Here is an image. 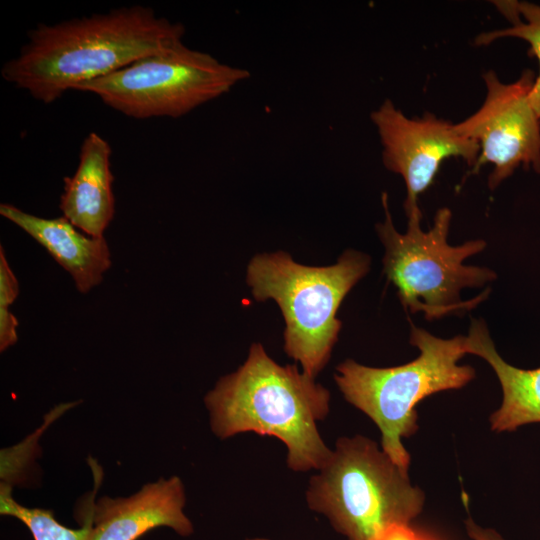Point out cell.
I'll use <instances>...</instances> for the list:
<instances>
[{
    "instance_id": "obj_13",
    "label": "cell",
    "mask_w": 540,
    "mask_h": 540,
    "mask_svg": "<svg viewBox=\"0 0 540 540\" xmlns=\"http://www.w3.org/2000/svg\"><path fill=\"white\" fill-rule=\"evenodd\" d=\"M466 350L467 354L483 358L500 382L502 403L490 416L493 431H515L526 424L540 423V367L521 369L507 363L497 352L481 319L471 320Z\"/></svg>"
},
{
    "instance_id": "obj_17",
    "label": "cell",
    "mask_w": 540,
    "mask_h": 540,
    "mask_svg": "<svg viewBox=\"0 0 540 540\" xmlns=\"http://www.w3.org/2000/svg\"><path fill=\"white\" fill-rule=\"evenodd\" d=\"M18 320L9 308H0V351L3 352L17 342Z\"/></svg>"
},
{
    "instance_id": "obj_19",
    "label": "cell",
    "mask_w": 540,
    "mask_h": 540,
    "mask_svg": "<svg viewBox=\"0 0 540 540\" xmlns=\"http://www.w3.org/2000/svg\"><path fill=\"white\" fill-rule=\"evenodd\" d=\"M466 529L473 540H503L497 532L478 526L472 519L466 521Z\"/></svg>"
},
{
    "instance_id": "obj_2",
    "label": "cell",
    "mask_w": 540,
    "mask_h": 540,
    "mask_svg": "<svg viewBox=\"0 0 540 540\" xmlns=\"http://www.w3.org/2000/svg\"><path fill=\"white\" fill-rule=\"evenodd\" d=\"M204 402L217 437L273 436L287 447L293 471H318L332 453L317 428L329 412V391L296 364L276 363L261 343L250 346L244 364L221 377Z\"/></svg>"
},
{
    "instance_id": "obj_10",
    "label": "cell",
    "mask_w": 540,
    "mask_h": 540,
    "mask_svg": "<svg viewBox=\"0 0 540 540\" xmlns=\"http://www.w3.org/2000/svg\"><path fill=\"white\" fill-rule=\"evenodd\" d=\"M185 490L176 476L146 484L129 497H101L92 503V540H136L157 527L183 537L193 533L184 514Z\"/></svg>"
},
{
    "instance_id": "obj_8",
    "label": "cell",
    "mask_w": 540,
    "mask_h": 540,
    "mask_svg": "<svg viewBox=\"0 0 540 540\" xmlns=\"http://www.w3.org/2000/svg\"><path fill=\"white\" fill-rule=\"evenodd\" d=\"M535 77L532 70L526 69L516 81L502 83L494 71H488L483 75L484 103L474 114L454 124L456 132L479 145L472 172L492 164L488 178L492 190L521 165L540 173V119L529 100Z\"/></svg>"
},
{
    "instance_id": "obj_9",
    "label": "cell",
    "mask_w": 540,
    "mask_h": 540,
    "mask_svg": "<svg viewBox=\"0 0 540 540\" xmlns=\"http://www.w3.org/2000/svg\"><path fill=\"white\" fill-rule=\"evenodd\" d=\"M371 120L382 144L384 166L405 182L404 207L418 203V196L433 183L445 159L460 157L470 166L477 161L478 143L431 113L408 118L387 99L371 113Z\"/></svg>"
},
{
    "instance_id": "obj_16",
    "label": "cell",
    "mask_w": 540,
    "mask_h": 540,
    "mask_svg": "<svg viewBox=\"0 0 540 540\" xmlns=\"http://www.w3.org/2000/svg\"><path fill=\"white\" fill-rule=\"evenodd\" d=\"M19 294V284L11 270L4 249L0 247V308H9Z\"/></svg>"
},
{
    "instance_id": "obj_4",
    "label": "cell",
    "mask_w": 540,
    "mask_h": 540,
    "mask_svg": "<svg viewBox=\"0 0 540 540\" xmlns=\"http://www.w3.org/2000/svg\"><path fill=\"white\" fill-rule=\"evenodd\" d=\"M410 343L420 354L409 363L377 368L347 359L334 375L346 401L379 428L381 449L405 469L410 455L402 438L418 430L416 405L434 393L462 388L475 377L471 366L458 363L467 354L466 336L443 339L412 324Z\"/></svg>"
},
{
    "instance_id": "obj_12",
    "label": "cell",
    "mask_w": 540,
    "mask_h": 540,
    "mask_svg": "<svg viewBox=\"0 0 540 540\" xmlns=\"http://www.w3.org/2000/svg\"><path fill=\"white\" fill-rule=\"evenodd\" d=\"M111 153L109 143L90 132L82 142L75 173L64 178L59 208L72 225L91 237H104L115 213Z\"/></svg>"
},
{
    "instance_id": "obj_3",
    "label": "cell",
    "mask_w": 540,
    "mask_h": 540,
    "mask_svg": "<svg viewBox=\"0 0 540 540\" xmlns=\"http://www.w3.org/2000/svg\"><path fill=\"white\" fill-rule=\"evenodd\" d=\"M370 257L348 249L330 266L297 263L283 251L255 255L246 283L256 301L274 300L284 321V351L315 378L327 365L342 322L337 311L370 269Z\"/></svg>"
},
{
    "instance_id": "obj_1",
    "label": "cell",
    "mask_w": 540,
    "mask_h": 540,
    "mask_svg": "<svg viewBox=\"0 0 540 540\" xmlns=\"http://www.w3.org/2000/svg\"><path fill=\"white\" fill-rule=\"evenodd\" d=\"M184 34L182 23L142 5L40 24L18 55L4 63L1 76L50 104L83 83L175 47Z\"/></svg>"
},
{
    "instance_id": "obj_7",
    "label": "cell",
    "mask_w": 540,
    "mask_h": 540,
    "mask_svg": "<svg viewBox=\"0 0 540 540\" xmlns=\"http://www.w3.org/2000/svg\"><path fill=\"white\" fill-rule=\"evenodd\" d=\"M249 77L246 69L225 64L182 42L74 90L94 94L130 118H179Z\"/></svg>"
},
{
    "instance_id": "obj_6",
    "label": "cell",
    "mask_w": 540,
    "mask_h": 540,
    "mask_svg": "<svg viewBox=\"0 0 540 540\" xmlns=\"http://www.w3.org/2000/svg\"><path fill=\"white\" fill-rule=\"evenodd\" d=\"M385 219L376 225L384 245L383 272L397 288L399 300L411 313L422 312L427 320L439 319L457 311L471 310L484 301L489 289L471 300L462 301L463 288H476L496 279V273L486 267L464 264L468 257L486 247L481 239L458 246L448 243L452 213L439 209L429 230L421 229L422 213L418 203L404 207L407 230H396L388 207V197L382 194Z\"/></svg>"
},
{
    "instance_id": "obj_11",
    "label": "cell",
    "mask_w": 540,
    "mask_h": 540,
    "mask_svg": "<svg viewBox=\"0 0 540 540\" xmlns=\"http://www.w3.org/2000/svg\"><path fill=\"white\" fill-rule=\"evenodd\" d=\"M0 214L42 245L73 278L80 293H87L103 279L111 266L104 237L82 234L64 216L42 218L2 203Z\"/></svg>"
},
{
    "instance_id": "obj_20",
    "label": "cell",
    "mask_w": 540,
    "mask_h": 540,
    "mask_svg": "<svg viewBox=\"0 0 540 540\" xmlns=\"http://www.w3.org/2000/svg\"><path fill=\"white\" fill-rule=\"evenodd\" d=\"M247 540H268V539H264V538H252V539H247Z\"/></svg>"
},
{
    "instance_id": "obj_14",
    "label": "cell",
    "mask_w": 540,
    "mask_h": 540,
    "mask_svg": "<svg viewBox=\"0 0 540 540\" xmlns=\"http://www.w3.org/2000/svg\"><path fill=\"white\" fill-rule=\"evenodd\" d=\"M494 5L511 22V26L478 35L476 45H488L505 37L523 39L538 59L539 73L529 94L530 103L540 119V4L527 1H495Z\"/></svg>"
},
{
    "instance_id": "obj_15",
    "label": "cell",
    "mask_w": 540,
    "mask_h": 540,
    "mask_svg": "<svg viewBox=\"0 0 540 540\" xmlns=\"http://www.w3.org/2000/svg\"><path fill=\"white\" fill-rule=\"evenodd\" d=\"M93 503V502H92ZM92 504L85 511L82 527L71 529L60 524L53 511L28 508L20 505L11 495V487L6 483L0 489V513L20 520L30 530L34 540H92Z\"/></svg>"
},
{
    "instance_id": "obj_18",
    "label": "cell",
    "mask_w": 540,
    "mask_h": 540,
    "mask_svg": "<svg viewBox=\"0 0 540 540\" xmlns=\"http://www.w3.org/2000/svg\"><path fill=\"white\" fill-rule=\"evenodd\" d=\"M377 540H440L410 525L394 526L384 532Z\"/></svg>"
},
{
    "instance_id": "obj_5",
    "label": "cell",
    "mask_w": 540,
    "mask_h": 540,
    "mask_svg": "<svg viewBox=\"0 0 540 540\" xmlns=\"http://www.w3.org/2000/svg\"><path fill=\"white\" fill-rule=\"evenodd\" d=\"M424 499L408 469L361 435L337 440L306 491L308 507L348 540H377L394 526L410 525Z\"/></svg>"
}]
</instances>
